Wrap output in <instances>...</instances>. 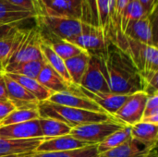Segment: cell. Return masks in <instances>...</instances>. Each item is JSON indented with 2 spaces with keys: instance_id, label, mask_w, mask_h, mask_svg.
I'll return each instance as SVG.
<instances>
[{
  "instance_id": "obj_1",
  "label": "cell",
  "mask_w": 158,
  "mask_h": 157,
  "mask_svg": "<svg viewBox=\"0 0 158 157\" xmlns=\"http://www.w3.org/2000/svg\"><path fill=\"white\" fill-rule=\"evenodd\" d=\"M106 81L110 93L131 95L143 91L144 81L130 56L110 43L105 56Z\"/></svg>"
},
{
  "instance_id": "obj_2",
  "label": "cell",
  "mask_w": 158,
  "mask_h": 157,
  "mask_svg": "<svg viewBox=\"0 0 158 157\" xmlns=\"http://www.w3.org/2000/svg\"><path fill=\"white\" fill-rule=\"evenodd\" d=\"M81 22L101 29L110 43L124 51L127 37L114 21V0H81Z\"/></svg>"
},
{
  "instance_id": "obj_3",
  "label": "cell",
  "mask_w": 158,
  "mask_h": 157,
  "mask_svg": "<svg viewBox=\"0 0 158 157\" xmlns=\"http://www.w3.org/2000/svg\"><path fill=\"white\" fill-rule=\"evenodd\" d=\"M38 112L40 118H49L59 120L71 129L90 123L103 122L113 118L106 113L63 106L50 103L49 101L40 102L38 104Z\"/></svg>"
},
{
  "instance_id": "obj_4",
  "label": "cell",
  "mask_w": 158,
  "mask_h": 157,
  "mask_svg": "<svg viewBox=\"0 0 158 157\" xmlns=\"http://www.w3.org/2000/svg\"><path fill=\"white\" fill-rule=\"evenodd\" d=\"M34 19L40 32L50 33L69 42L79 36L81 31V21L77 19L42 14L37 15Z\"/></svg>"
},
{
  "instance_id": "obj_5",
  "label": "cell",
  "mask_w": 158,
  "mask_h": 157,
  "mask_svg": "<svg viewBox=\"0 0 158 157\" xmlns=\"http://www.w3.org/2000/svg\"><path fill=\"white\" fill-rule=\"evenodd\" d=\"M123 126L124 124L112 118L103 122L90 123L76 127L71 130L69 134L77 140L84 142L89 145H94L99 144L106 137L118 130Z\"/></svg>"
},
{
  "instance_id": "obj_6",
  "label": "cell",
  "mask_w": 158,
  "mask_h": 157,
  "mask_svg": "<svg viewBox=\"0 0 158 157\" xmlns=\"http://www.w3.org/2000/svg\"><path fill=\"white\" fill-rule=\"evenodd\" d=\"M125 52L140 74L158 71V49L156 45H148L127 37Z\"/></svg>"
},
{
  "instance_id": "obj_7",
  "label": "cell",
  "mask_w": 158,
  "mask_h": 157,
  "mask_svg": "<svg viewBox=\"0 0 158 157\" xmlns=\"http://www.w3.org/2000/svg\"><path fill=\"white\" fill-rule=\"evenodd\" d=\"M41 43L42 38L36 27L31 29H23L22 36L7 65H14L31 60L44 59L40 47Z\"/></svg>"
},
{
  "instance_id": "obj_8",
  "label": "cell",
  "mask_w": 158,
  "mask_h": 157,
  "mask_svg": "<svg viewBox=\"0 0 158 157\" xmlns=\"http://www.w3.org/2000/svg\"><path fill=\"white\" fill-rule=\"evenodd\" d=\"M70 43L81 48L90 56H106L110 42L104 31L96 27L81 22V31Z\"/></svg>"
},
{
  "instance_id": "obj_9",
  "label": "cell",
  "mask_w": 158,
  "mask_h": 157,
  "mask_svg": "<svg viewBox=\"0 0 158 157\" xmlns=\"http://www.w3.org/2000/svg\"><path fill=\"white\" fill-rule=\"evenodd\" d=\"M80 87L93 93H110L106 81L105 56H90L86 71Z\"/></svg>"
},
{
  "instance_id": "obj_10",
  "label": "cell",
  "mask_w": 158,
  "mask_h": 157,
  "mask_svg": "<svg viewBox=\"0 0 158 157\" xmlns=\"http://www.w3.org/2000/svg\"><path fill=\"white\" fill-rule=\"evenodd\" d=\"M147 98L148 95L143 91L129 95L123 105L114 114L113 118L129 126H133L141 122Z\"/></svg>"
},
{
  "instance_id": "obj_11",
  "label": "cell",
  "mask_w": 158,
  "mask_h": 157,
  "mask_svg": "<svg viewBox=\"0 0 158 157\" xmlns=\"http://www.w3.org/2000/svg\"><path fill=\"white\" fill-rule=\"evenodd\" d=\"M156 14L157 11L152 15H146L138 20L130 22L124 31L125 36L148 45L156 46L155 38Z\"/></svg>"
},
{
  "instance_id": "obj_12",
  "label": "cell",
  "mask_w": 158,
  "mask_h": 157,
  "mask_svg": "<svg viewBox=\"0 0 158 157\" xmlns=\"http://www.w3.org/2000/svg\"><path fill=\"white\" fill-rule=\"evenodd\" d=\"M8 100L16 109H38L39 102L22 85L10 79L4 73Z\"/></svg>"
},
{
  "instance_id": "obj_13",
  "label": "cell",
  "mask_w": 158,
  "mask_h": 157,
  "mask_svg": "<svg viewBox=\"0 0 158 157\" xmlns=\"http://www.w3.org/2000/svg\"><path fill=\"white\" fill-rule=\"evenodd\" d=\"M47 101H49L50 103L56 104V105H63V106H68V107H72V108H77V109L89 110V111H94V112L105 113L94 102H93L89 98L85 97L84 95L81 94L77 91L76 87H74L73 93H53Z\"/></svg>"
},
{
  "instance_id": "obj_14",
  "label": "cell",
  "mask_w": 158,
  "mask_h": 157,
  "mask_svg": "<svg viewBox=\"0 0 158 157\" xmlns=\"http://www.w3.org/2000/svg\"><path fill=\"white\" fill-rule=\"evenodd\" d=\"M44 140V137L22 140L0 138V157L19 156L33 154Z\"/></svg>"
},
{
  "instance_id": "obj_15",
  "label": "cell",
  "mask_w": 158,
  "mask_h": 157,
  "mask_svg": "<svg viewBox=\"0 0 158 157\" xmlns=\"http://www.w3.org/2000/svg\"><path fill=\"white\" fill-rule=\"evenodd\" d=\"M76 89L81 94L84 95L85 97L94 102L105 113L108 114L111 117H113L114 114L123 105V104L125 103V101L129 96V95L116 94L112 93H93L80 86L77 87Z\"/></svg>"
},
{
  "instance_id": "obj_16",
  "label": "cell",
  "mask_w": 158,
  "mask_h": 157,
  "mask_svg": "<svg viewBox=\"0 0 158 157\" xmlns=\"http://www.w3.org/2000/svg\"><path fill=\"white\" fill-rule=\"evenodd\" d=\"M0 138L2 139H34L43 138L38 119L12 124L7 126H0Z\"/></svg>"
},
{
  "instance_id": "obj_17",
  "label": "cell",
  "mask_w": 158,
  "mask_h": 157,
  "mask_svg": "<svg viewBox=\"0 0 158 157\" xmlns=\"http://www.w3.org/2000/svg\"><path fill=\"white\" fill-rule=\"evenodd\" d=\"M44 14L81 19V0H42Z\"/></svg>"
},
{
  "instance_id": "obj_18",
  "label": "cell",
  "mask_w": 158,
  "mask_h": 157,
  "mask_svg": "<svg viewBox=\"0 0 158 157\" xmlns=\"http://www.w3.org/2000/svg\"><path fill=\"white\" fill-rule=\"evenodd\" d=\"M87 145L89 144L73 138L70 134H68L55 138H44V140L37 147L35 153L64 152L82 148Z\"/></svg>"
},
{
  "instance_id": "obj_19",
  "label": "cell",
  "mask_w": 158,
  "mask_h": 157,
  "mask_svg": "<svg viewBox=\"0 0 158 157\" xmlns=\"http://www.w3.org/2000/svg\"><path fill=\"white\" fill-rule=\"evenodd\" d=\"M37 81L44 88L54 93H73L74 87L66 82L62 77L46 62L37 77Z\"/></svg>"
},
{
  "instance_id": "obj_20",
  "label": "cell",
  "mask_w": 158,
  "mask_h": 157,
  "mask_svg": "<svg viewBox=\"0 0 158 157\" xmlns=\"http://www.w3.org/2000/svg\"><path fill=\"white\" fill-rule=\"evenodd\" d=\"M36 14L17 6L7 0H0V24L19 25V23L34 19Z\"/></svg>"
},
{
  "instance_id": "obj_21",
  "label": "cell",
  "mask_w": 158,
  "mask_h": 157,
  "mask_svg": "<svg viewBox=\"0 0 158 157\" xmlns=\"http://www.w3.org/2000/svg\"><path fill=\"white\" fill-rule=\"evenodd\" d=\"M131 137L145 148L155 150L158 138V125L139 122L131 126Z\"/></svg>"
},
{
  "instance_id": "obj_22",
  "label": "cell",
  "mask_w": 158,
  "mask_h": 157,
  "mask_svg": "<svg viewBox=\"0 0 158 157\" xmlns=\"http://www.w3.org/2000/svg\"><path fill=\"white\" fill-rule=\"evenodd\" d=\"M40 35H41L42 41L46 43L47 44H49L52 47V49L64 61L81 54V52H83V50L81 48H80L79 46H77L76 44H74L69 41L60 39L56 36L50 34V33L40 32Z\"/></svg>"
},
{
  "instance_id": "obj_23",
  "label": "cell",
  "mask_w": 158,
  "mask_h": 157,
  "mask_svg": "<svg viewBox=\"0 0 158 157\" xmlns=\"http://www.w3.org/2000/svg\"><path fill=\"white\" fill-rule=\"evenodd\" d=\"M152 151L131 137V139L121 145L100 154L98 157H148Z\"/></svg>"
},
{
  "instance_id": "obj_24",
  "label": "cell",
  "mask_w": 158,
  "mask_h": 157,
  "mask_svg": "<svg viewBox=\"0 0 158 157\" xmlns=\"http://www.w3.org/2000/svg\"><path fill=\"white\" fill-rule=\"evenodd\" d=\"M89 58L90 55L83 51L81 54L64 61L73 87L77 88L81 85V81L88 66Z\"/></svg>"
},
{
  "instance_id": "obj_25",
  "label": "cell",
  "mask_w": 158,
  "mask_h": 157,
  "mask_svg": "<svg viewBox=\"0 0 158 157\" xmlns=\"http://www.w3.org/2000/svg\"><path fill=\"white\" fill-rule=\"evenodd\" d=\"M5 74L6 76H8L10 79L17 81L18 83H19L20 85H22L29 93H31L36 98V100L39 103L47 101L50 98V96L54 93L50 90H48V89L44 88L43 85H41L37 81V80L27 78L24 76L17 75V74H12V73H5Z\"/></svg>"
},
{
  "instance_id": "obj_26",
  "label": "cell",
  "mask_w": 158,
  "mask_h": 157,
  "mask_svg": "<svg viewBox=\"0 0 158 157\" xmlns=\"http://www.w3.org/2000/svg\"><path fill=\"white\" fill-rule=\"evenodd\" d=\"M40 47H41V52H42V55H43V57H44V61L51 68H53L62 77V79L66 82H68L69 84H70L72 86L70 77H69V73L67 71L64 60L46 43L42 41Z\"/></svg>"
},
{
  "instance_id": "obj_27",
  "label": "cell",
  "mask_w": 158,
  "mask_h": 157,
  "mask_svg": "<svg viewBox=\"0 0 158 157\" xmlns=\"http://www.w3.org/2000/svg\"><path fill=\"white\" fill-rule=\"evenodd\" d=\"M44 63H45L44 59H38V60L23 62L19 64L7 65L4 68V72L17 74V75L36 80L42 68H44Z\"/></svg>"
},
{
  "instance_id": "obj_28",
  "label": "cell",
  "mask_w": 158,
  "mask_h": 157,
  "mask_svg": "<svg viewBox=\"0 0 158 157\" xmlns=\"http://www.w3.org/2000/svg\"><path fill=\"white\" fill-rule=\"evenodd\" d=\"M131 139V126L124 125L121 129L115 131L108 137H106L102 143L97 144L98 154H103L106 151L114 149L122 143Z\"/></svg>"
},
{
  "instance_id": "obj_29",
  "label": "cell",
  "mask_w": 158,
  "mask_h": 157,
  "mask_svg": "<svg viewBox=\"0 0 158 157\" xmlns=\"http://www.w3.org/2000/svg\"><path fill=\"white\" fill-rule=\"evenodd\" d=\"M38 121L44 138H55L68 135L72 130L65 123L49 118H39Z\"/></svg>"
},
{
  "instance_id": "obj_30",
  "label": "cell",
  "mask_w": 158,
  "mask_h": 157,
  "mask_svg": "<svg viewBox=\"0 0 158 157\" xmlns=\"http://www.w3.org/2000/svg\"><path fill=\"white\" fill-rule=\"evenodd\" d=\"M23 29L18 28L15 31L0 39V63L3 66V68L7 65L10 57L12 56L21 36Z\"/></svg>"
},
{
  "instance_id": "obj_31",
  "label": "cell",
  "mask_w": 158,
  "mask_h": 157,
  "mask_svg": "<svg viewBox=\"0 0 158 157\" xmlns=\"http://www.w3.org/2000/svg\"><path fill=\"white\" fill-rule=\"evenodd\" d=\"M97 144L87 145L82 148L54 153H33L26 157H98Z\"/></svg>"
},
{
  "instance_id": "obj_32",
  "label": "cell",
  "mask_w": 158,
  "mask_h": 157,
  "mask_svg": "<svg viewBox=\"0 0 158 157\" xmlns=\"http://www.w3.org/2000/svg\"><path fill=\"white\" fill-rule=\"evenodd\" d=\"M39 118L40 115L38 109H15L2 121H0V126H7L12 124L27 122L38 119Z\"/></svg>"
},
{
  "instance_id": "obj_33",
  "label": "cell",
  "mask_w": 158,
  "mask_h": 157,
  "mask_svg": "<svg viewBox=\"0 0 158 157\" xmlns=\"http://www.w3.org/2000/svg\"><path fill=\"white\" fill-rule=\"evenodd\" d=\"M146 12L144 11L143 7L142 6V5L140 4V2L138 0L136 1H131L129 2L123 11V14L121 16V22H120V26H121V30L124 32L127 25L131 22V21H135L138 20L139 19L146 16Z\"/></svg>"
},
{
  "instance_id": "obj_34",
  "label": "cell",
  "mask_w": 158,
  "mask_h": 157,
  "mask_svg": "<svg viewBox=\"0 0 158 157\" xmlns=\"http://www.w3.org/2000/svg\"><path fill=\"white\" fill-rule=\"evenodd\" d=\"M141 122L158 125V93L148 95Z\"/></svg>"
},
{
  "instance_id": "obj_35",
  "label": "cell",
  "mask_w": 158,
  "mask_h": 157,
  "mask_svg": "<svg viewBox=\"0 0 158 157\" xmlns=\"http://www.w3.org/2000/svg\"><path fill=\"white\" fill-rule=\"evenodd\" d=\"M7 1L25 10H29L31 12L35 13L36 16L42 14V10L38 6V4L35 2V0H7Z\"/></svg>"
},
{
  "instance_id": "obj_36",
  "label": "cell",
  "mask_w": 158,
  "mask_h": 157,
  "mask_svg": "<svg viewBox=\"0 0 158 157\" xmlns=\"http://www.w3.org/2000/svg\"><path fill=\"white\" fill-rule=\"evenodd\" d=\"M15 109L16 107L9 100L0 101V121H2L6 116H8Z\"/></svg>"
},
{
  "instance_id": "obj_37",
  "label": "cell",
  "mask_w": 158,
  "mask_h": 157,
  "mask_svg": "<svg viewBox=\"0 0 158 157\" xmlns=\"http://www.w3.org/2000/svg\"><path fill=\"white\" fill-rule=\"evenodd\" d=\"M147 15H152L157 11V0H138Z\"/></svg>"
},
{
  "instance_id": "obj_38",
  "label": "cell",
  "mask_w": 158,
  "mask_h": 157,
  "mask_svg": "<svg viewBox=\"0 0 158 157\" xmlns=\"http://www.w3.org/2000/svg\"><path fill=\"white\" fill-rule=\"evenodd\" d=\"M19 28V25H2L0 24V39L6 37Z\"/></svg>"
},
{
  "instance_id": "obj_39",
  "label": "cell",
  "mask_w": 158,
  "mask_h": 157,
  "mask_svg": "<svg viewBox=\"0 0 158 157\" xmlns=\"http://www.w3.org/2000/svg\"><path fill=\"white\" fill-rule=\"evenodd\" d=\"M8 100V95L6 92V82L4 79V73H0V101Z\"/></svg>"
},
{
  "instance_id": "obj_40",
  "label": "cell",
  "mask_w": 158,
  "mask_h": 157,
  "mask_svg": "<svg viewBox=\"0 0 158 157\" xmlns=\"http://www.w3.org/2000/svg\"><path fill=\"white\" fill-rule=\"evenodd\" d=\"M35 2L38 4V6H40V8H41V10H42V14H44V7H43V4H42V2H41V0H35ZM41 14V15H42Z\"/></svg>"
},
{
  "instance_id": "obj_41",
  "label": "cell",
  "mask_w": 158,
  "mask_h": 157,
  "mask_svg": "<svg viewBox=\"0 0 158 157\" xmlns=\"http://www.w3.org/2000/svg\"><path fill=\"white\" fill-rule=\"evenodd\" d=\"M0 73H4V68H3V66L1 65V63H0Z\"/></svg>"
},
{
  "instance_id": "obj_42",
  "label": "cell",
  "mask_w": 158,
  "mask_h": 157,
  "mask_svg": "<svg viewBox=\"0 0 158 157\" xmlns=\"http://www.w3.org/2000/svg\"><path fill=\"white\" fill-rule=\"evenodd\" d=\"M20 156H23V155H19V156H6V157H20Z\"/></svg>"
},
{
  "instance_id": "obj_43",
  "label": "cell",
  "mask_w": 158,
  "mask_h": 157,
  "mask_svg": "<svg viewBox=\"0 0 158 157\" xmlns=\"http://www.w3.org/2000/svg\"><path fill=\"white\" fill-rule=\"evenodd\" d=\"M131 1H136V0H129V2H131Z\"/></svg>"
},
{
  "instance_id": "obj_44",
  "label": "cell",
  "mask_w": 158,
  "mask_h": 157,
  "mask_svg": "<svg viewBox=\"0 0 158 157\" xmlns=\"http://www.w3.org/2000/svg\"><path fill=\"white\" fill-rule=\"evenodd\" d=\"M148 157H151V156L149 155V156H148ZM154 157H157V156H156V155H154Z\"/></svg>"
},
{
  "instance_id": "obj_45",
  "label": "cell",
  "mask_w": 158,
  "mask_h": 157,
  "mask_svg": "<svg viewBox=\"0 0 158 157\" xmlns=\"http://www.w3.org/2000/svg\"><path fill=\"white\" fill-rule=\"evenodd\" d=\"M27 155H23V156H20V157H26Z\"/></svg>"
},
{
  "instance_id": "obj_46",
  "label": "cell",
  "mask_w": 158,
  "mask_h": 157,
  "mask_svg": "<svg viewBox=\"0 0 158 157\" xmlns=\"http://www.w3.org/2000/svg\"><path fill=\"white\" fill-rule=\"evenodd\" d=\"M41 2H42V0H41ZM42 4H43V3H42ZM43 7H44V6H43Z\"/></svg>"
}]
</instances>
